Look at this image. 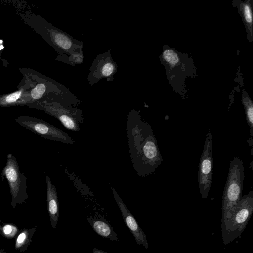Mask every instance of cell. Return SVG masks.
<instances>
[{
    "mask_svg": "<svg viewBox=\"0 0 253 253\" xmlns=\"http://www.w3.org/2000/svg\"><path fill=\"white\" fill-rule=\"evenodd\" d=\"M126 133L130 158L136 172L144 177L152 175L162 163L163 158L150 125L134 109L127 115Z\"/></svg>",
    "mask_w": 253,
    "mask_h": 253,
    "instance_id": "6da1fadb",
    "label": "cell"
},
{
    "mask_svg": "<svg viewBox=\"0 0 253 253\" xmlns=\"http://www.w3.org/2000/svg\"><path fill=\"white\" fill-rule=\"evenodd\" d=\"M18 15L56 52L58 55L71 54L83 51V42L54 26L41 15L30 11Z\"/></svg>",
    "mask_w": 253,
    "mask_h": 253,
    "instance_id": "3957f363",
    "label": "cell"
},
{
    "mask_svg": "<svg viewBox=\"0 0 253 253\" xmlns=\"http://www.w3.org/2000/svg\"><path fill=\"white\" fill-rule=\"evenodd\" d=\"M243 103L245 108L246 117L247 123L250 127V137L247 140L248 144L251 147V153L253 157V104L251 100L248 98L243 99Z\"/></svg>",
    "mask_w": 253,
    "mask_h": 253,
    "instance_id": "9a60e30c",
    "label": "cell"
},
{
    "mask_svg": "<svg viewBox=\"0 0 253 253\" xmlns=\"http://www.w3.org/2000/svg\"><path fill=\"white\" fill-rule=\"evenodd\" d=\"M117 70L118 65L112 57L111 49L98 54L89 69L87 81L90 86L103 78H106L107 81H113Z\"/></svg>",
    "mask_w": 253,
    "mask_h": 253,
    "instance_id": "30bf717a",
    "label": "cell"
},
{
    "mask_svg": "<svg viewBox=\"0 0 253 253\" xmlns=\"http://www.w3.org/2000/svg\"><path fill=\"white\" fill-rule=\"evenodd\" d=\"M92 253H108L104 251L101 250L97 248H93Z\"/></svg>",
    "mask_w": 253,
    "mask_h": 253,
    "instance_id": "7402d4cb",
    "label": "cell"
},
{
    "mask_svg": "<svg viewBox=\"0 0 253 253\" xmlns=\"http://www.w3.org/2000/svg\"><path fill=\"white\" fill-rule=\"evenodd\" d=\"M164 59L172 65H175L179 61L178 56L172 50H166L163 53Z\"/></svg>",
    "mask_w": 253,
    "mask_h": 253,
    "instance_id": "e0dca14e",
    "label": "cell"
},
{
    "mask_svg": "<svg viewBox=\"0 0 253 253\" xmlns=\"http://www.w3.org/2000/svg\"><path fill=\"white\" fill-rule=\"evenodd\" d=\"M47 202L51 225L54 229L57 225L59 216V204L57 192L49 176L46 177Z\"/></svg>",
    "mask_w": 253,
    "mask_h": 253,
    "instance_id": "7c38bea8",
    "label": "cell"
},
{
    "mask_svg": "<svg viewBox=\"0 0 253 253\" xmlns=\"http://www.w3.org/2000/svg\"><path fill=\"white\" fill-rule=\"evenodd\" d=\"M12 230V227L9 225H5L3 228V231L5 234H9L11 233Z\"/></svg>",
    "mask_w": 253,
    "mask_h": 253,
    "instance_id": "ffe728a7",
    "label": "cell"
},
{
    "mask_svg": "<svg viewBox=\"0 0 253 253\" xmlns=\"http://www.w3.org/2000/svg\"><path fill=\"white\" fill-rule=\"evenodd\" d=\"M30 108L43 110L46 113L57 119L63 126L71 131L78 132L83 123L84 116L81 109L73 106H65L58 102L46 101L32 103Z\"/></svg>",
    "mask_w": 253,
    "mask_h": 253,
    "instance_id": "8992f818",
    "label": "cell"
},
{
    "mask_svg": "<svg viewBox=\"0 0 253 253\" xmlns=\"http://www.w3.org/2000/svg\"><path fill=\"white\" fill-rule=\"evenodd\" d=\"M4 48V47L3 45V41L2 40H0V60H2L3 61V64L5 66H6V65L5 64L6 63H5L4 60H3L1 58V54L2 53L3 50Z\"/></svg>",
    "mask_w": 253,
    "mask_h": 253,
    "instance_id": "d6986e66",
    "label": "cell"
},
{
    "mask_svg": "<svg viewBox=\"0 0 253 253\" xmlns=\"http://www.w3.org/2000/svg\"><path fill=\"white\" fill-rule=\"evenodd\" d=\"M15 121L44 138L69 144L76 143L67 133L42 119L29 116H21L15 118Z\"/></svg>",
    "mask_w": 253,
    "mask_h": 253,
    "instance_id": "ba28073f",
    "label": "cell"
},
{
    "mask_svg": "<svg viewBox=\"0 0 253 253\" xmlns=\"http://www.w3.org/2000/svg\"><path fill=\"white\" fill-rule=\"evenodd\" d=\"M253 212V190L242 196L234 210L221 219V236L224 245L231 243L245 229Z\"/></svg>",
    "mask_w": 253,
    "mask_h": 253,
    "instance_id": "277c9868",
    "label": "cell"
},
{
    "mask_svg": "<svg viewBox=\"0 0 253 253\" xmlns=\"http://www.w3.org/2000/svg\"><path fill=\"white\" fill-rule=\"evenodd\" d=\"M112 190L115 201L119 208L126 225L129 229L137 244L142 245L145 248L148 249L149 244L144 232L115 190L113 188H112Z\"/></svg>",
    "mask_w": 253,
    "mask_h": 253,
    "instance_id": "8fae6325",
    "label": "cell"
},
{
    "mask_svg": "<svg viewBox=\"0 0 253 253\" xmlns=\"http://www.w3.org/2000/svg\"><path fill=\"white\" fill-rule=\"evenodd\" d=\"M87 222L93 230L100 236L111 241H119L113 227L106 219L89 216L87 217Z\"/></svg>",
    "mask_w": 253,
    "mask_h": 253,
    "instance_id": "4fadbf2b",
    "label": "cell"
},
{
    "mask_svg": "<svg viewBox=\"0 0 253 253\" xmlns=\"http://www.w3.org/2000/svg\"><path fill=\"white\" fill-rule=\"evenodd\" d=\"M203 150L199 164L198 182L202 198L209 195L213 177V142L211 132L206 136Z\"/></svg>",
    "mask_w": 253,
    "mask_h": 253,
    "instance_id": "9c48e42d",
    "label": "cell"
},
{
    "mask_svg": "<svg viewBox=\"0 0 253 253\" xmlns=\"http://www.w3.org/2000/svg\"><path fill=\"white\" fill-rule=\"evenodd\" d=\"M244 15L247 22L251 23L252 22V15L250 6L245 4L243 7Z\"/></svg>",
    "mask_w": 253,
    "mask_h": 253,
    "instance_id": "ac0fdd59",
    "label": "cell"
},
{
    "mask_svg": "<svg viewBox=\"0 0 253 253\" xmlns=\"http://www.w3.org/2000/svg\"><path fill=\"white\" fill-rule=\"evenodd\" d=\"M1 179L8 182L12 197L11 203L14 206L17 203H21L28 197L27 191V178L21 173L17 161L13 155L9 153L7 161L1 174Z\"/></svg>",
    "mask_w": 253,
    "mask_h": 253,
    "instance_id": "52a82bcc",
    "label": "cell"
},
{
    "mask_svg": "<svg viewBox=\"0 0 253 253\" xmlns=\"http://www.w3.org/2000/svg\"><path fill=\"white\" fill-rule=\"evenodd\" d=\"M23 89L17 86V90L14 92L0 95V106L6 107L14 106H23Z\"/></svg>",
    "mask_w": 253,
    "mask_h": 253,
    "instance_id": "5bb4252c",
    "label": "cell"
},
{
    "mask_svg": "<svg viewBox=\"0 0 253 253\" xmlns=\"http://www.w3.org/2000/svg\"><path fill=\"white\" fill-rule=\"evenodd\" d=\"M54 58L57 61L65 63L72 66H75L76 65L80 64L83 62V52L82 51L80 52L69 55H58Z\"/></svg>",
    "mask_w": 253,
    "mask_h": 253,
    "instance_id": "2e32d148",
    "label": "cell"
},
{
    "mask_svg": "<svg viewBox=\"0 0 253 253\" xmlns=\"http://www.w3.org/2000/svg\"><path fill=\"white\" fill-rule=\"evenodd\" d=\"M23 78L19 85L23 89V105L46 101L77 107L81 100L67 87L55 80L30 68L19 69Z\"/></svg>",
    "mask_w": 253,
    "mask_h": 253,
    "instance_id": "7a4b0ae2",
    "label": "cell"
},
{
    "mask_svg": "<svg viewBox=\"0 0 253 253\" xmlns=\"http://www.w3.org/2000/svg\"><path fill=\"white\" fill-rule=\"evenodd\" d=\"M26 237V235H25V234L24 233H22L21 234H20L18 238H17V241L18 243H22L25 239Z\"/></svg>",
    "mask_w": 253,
    "mask_h": 253,
    "instance_id": "44dd1931",
    "label": "cell"
},
{
    "mask_svg": "<svg viewBox=\"0 0 253 253\" xmlns=\"http://www.w3.org/2000/svg\"><path fill=\"white\" fill-rule=\"evenodd\" d=\"M245 171L242 161L234 156L231 160L227 180L222 196V218L225 217L234 209L241 197Z\"/></svg>",
    "mask_w": 253,
    "mask_h": 253,
    "instance_id": "5b68a950",
    "label": "cell"
}]
</instances>
